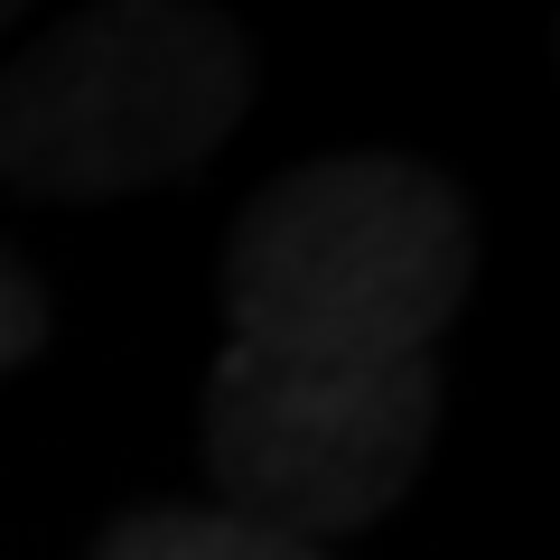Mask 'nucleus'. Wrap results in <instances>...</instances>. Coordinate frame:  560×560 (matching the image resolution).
I'll return each instance as SVG.
<instances>
[{"instance_id":"nucleus-1","label":"nucleus","mask_w":560,"mask_h":560,"mask_svg":"<svg viewBox=\"0 0 560 560\" xmlns=\"http://www.w3.org/2000/svg\"><path fill=\"white\" fill-rule=\"evenodd\" d=\"M467 300V206L411 160H318L271 178L224 243V308L243 346L393 364L430 355Z\"/></svg>"},{"instance_id":"nucleus-2","label":"nucleus","mask_w":560,"mask_h":560,"mask_svg":"<svg viewBox=\"0 0 560 560\" xmlns=\"http://www.w3.org/2000/svg\"><path fill=\"white\" fill-rule=\"evenodd\" d=\"M243 94V38L197 0H94L0 75V178L28 197H140L197 178Z\"/></svg>"},{"instance_id":"nucleus-3","label":"nucleus","mask_w":560,"mask_h":560,"mask_svg":"<svg viewBox=\"0 0 560 560\" xmlns=\"http://www.w3.org/2000/svg\"><path fill=\"white\" fill-rule=\"evenodd\" d=\"M430 430H440L430 355L346 364L234 337L206 383V467L224 486V514L290 541L374 523L420 477Z\"/></svg>"},{"instance_id":"nucleus-4","label":"nucleus","mask_w":560,"mask_h":560,"mask_svg":"<svg viewBox=\"0 0 560 560\" xmlns=\"http://www.w3.org/2000/svg\"><path fill=\"white\" fill-rule=\"evenodd\" d=\"M94 560H327L318 541L261 533L243 514H187V504H140L94 541Z\"/></svg>"},{"instance_id":"nucleus-5","label":"nucleus","mask_w":560,"mask_h":560,"mask_svg":"<svg viewBox=\"0 0 560 560\" xmlns=\"http://www.w3.org/2000/svg\"><path fill=\"white\" fill-rule=\"evenodd\" d=\"M38 346H47V290L28 280L20 253H0V374H10V364H28Z\"/></svg>"},{"instance_id":"nucleus-6","label":"nucleus","mask_w":560,"mask_h":560,"mask_svg":"<svg viewBox=\"0 0 560 560\" xmlns=\"http://www.w3.org/2000/svg\"><path fill=\"white\" fill-rule=\"evenodd\" d=\"M10 10H20V0H0V20H10Z\"/></svg>"}]
</instances>
